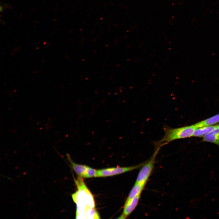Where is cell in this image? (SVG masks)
<instances>
[{
    "mask_svg": "<svg viewBox=\"0 0 219 219\" xmlns=\"http://www.w3.org/2000/svg\"><path fill=\"white\" fill-rule=\"evenodd\" d=\"M197 129L194 124L176 128L165 127L164 136L161 140L155 142V146L161 148L174 140L192 137Z\"/></svg>",
    "mask_w": 219,
    "mask_h": 219,
    "instance_id": "cell-1",
    "label": "cell"
},
{
    "mask_svg": "<svg viewBox=\"0 0 219 219\" xmlns=\"http://www.w3.org/2000/svg\"><path fill=\"white\" fill-rule=\"evenodd\" d=\"M161 148H155L154 152L148 161L145 162L141 167L135 182L146 184L153 169L156 157Z\"/></svg>",
    "mask_w": 219,
    "mask_h": 219,
    "instance_id": "cell-2",
    "label": "cell"
},
{
    "mask_svg": "<svg viewBox=\"0 0 219 219\" xmlns=\"http://www.w3.org/2000/svg\"><path fill=\"white\" fill-rule=\"evenodd\" d=\"M145 162L131 166L108 168L97 170V177H106L118 175L141 168Z\"/></svg>",
    "mask_w": 219,
    "mask_h": 219,
    "instance_id": "cell-3",
    "label": "cell"
},
{
    "mask_svg": "<svg viewBox=\"0 0 219 219\" xmlns=\"http://www.w3.org/2000/svg\"><path fill=\"white\" fill-rule=\"evenodd\" d=\"M141 195L134 197L128 201H126L122 214L119 218H126L135 209L137 206Z\"/></svg>",
    "mask_w": 219,
    "mask_h": 219,
    "instance_id": "cell-4",
    "label": "cell"
},
{
    "mask_svg": "<svg viewBox=\"0 0 219 219\" xmlns=\"http://www.w3.org/2000/svg\"><path fill=\"white\" fill-rule=\"evenodd\" d=\"M219 123V113L193 124L197 128L212 126Z\"/></svg>",
    "mask_w": 219,
    "mask_h": 219,
    "instance_id": "cell-5",
    "label": "cell"
},
{
    "mask_svg": "<svg viewBox=\"0 0 219 219\" xmlns=\"http://www.w3.org/2000/svg\"><path fill=\"white\" fill-rule=\"evenodd\" d=\"M202 137V141L212 143L219 147V128L209 133Z\"/></svg>",
    "mask_w": 219,
    "mask_h": 219,
    "instance_id": "cell-6",
    "label": "cell"
},
{
    "mask_svg": "<svg viewBox=\"0 0 219 219\" xmlns=\"http://www.w3.org/2000/svg\"><path fill=\"white\" fill-rule=\"evenodd\" d=\"M218 128H219V124L199 128L195 130L193 136L203 137L209 133Z\"/></svg>",
    "mask_w": 219,
    "mask_h": 219,
    "instance_id": "cell-7",
    "label": "cell"
},
{
    "mask_svg": "<svg viewBox=\"0 0 219 219\" xmlns=\"http://www.w3.org/2000/svg\"><path fill=\"white\" fill-rule=\"evenodd\" d=\"M146 184L135 182L131 190L126 201H128L136 196L141 195Z\"/></svg>",
    "mask_w": 219,
    "mask_h": 219,
    "instance_id": "cell-8",
    "label": "cell"
},
{
    "mask_svg": "<svg viewBox=\"0 0 219 219\" xmlns=\"http://www.w3.org/2000/svg\"><path fill=\"white\" fill-rule=\"evenodd\" d=\"M67 156L68 159L74 171L78 175L83 177L87 166L77 164L73 161L68 154Z\"/></svg>",
    "mask_w": 219,
    "mask_h": 219,
    "instance_id": "cell-9",
    "label": "cell"
},
{
    "mask_svg": "<svg viewBox=\"0 0 219 219\" xmlns=\"http://www.w3.org/2000/svg\"><path fill=\"white\" fill-rule=\"evenodd\" d=\"M97 170L87 166L83 177L88 178L97 177Z\"/></svg>",
    "mask_w": 219,
    "mask_h": 219,
    "instance_id": "cell-10",
    "label": "cell"
},
{
    "mask_svg": "<svg viewBox=\"0 0 219 219\" xmlns=\"http://www.w3.org/2000/svg\"><path fill=\"white\" fill-rule=\"evenodd\" d=\"M3 7L1 5L0 6V10L1 12L3 11Z\"/></svg>",
    "mask_w": 219,
    "mask_h": 219,
    "instance_id": "cell-11",
    "label": "cell"
}]
</instances>
